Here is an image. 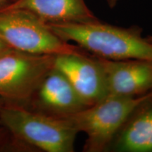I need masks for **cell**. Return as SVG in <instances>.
<instances>
[{"label": "cell", "mask_w": 152, "mask_h": 152, "mask_svg": "<svg viewBox=\"0 0 152 152\" xmlns=\"http://www.w3.org/2000/svg\"><path fill=\"white\" fill-rule=\"evenodd\" d=\"M66 42H75L93 56L111 61H152V42L137 26L121 28L97 21L82 23H47Z\"/></svg>", "instance_id": "obj_1"}, {"label": "cell", "mask_w": 152, "mask_h": 152, "mask_svg": "<svg viewBox=\"0 0 152 152\" xmlns=\"http://www.w3.org/2000/svg\"><path fill=\"white\" fill-rule=\"evenodd\" d=\"M0 126L30 149L73 152L77 131L68 118L19 106L0 105Z\"/></svg>", "instance_id": "obj_2"}, {"label": "cell", "mask_w": 152, "mask_h": 152, "mask_svg": "<svg viewBox=\"0 0 152 152\" xmlns=\"http://www.w3.org/2000/svg\"><path fill=\"white\" fill-rule=\"evenodd\" d=\"M150 96L151 92L138 96L108 94L94 105L64 118L69 120L78 132L87 134L84 151H103Z\"/></svg>", "instance_id": "obj_3"}, {"label": "cell", "mask_w": 152, "mask_h": 152, "mask_svg": "<svg viewBox=\"0 0 152 152\" xmlns=\"http://www.w3.org/2000/svg\"><path fill=\"white\" fill-rule=\"evenodd\" d=\"M0 38L11 49L30 54L56 56L86 52L63 40L46 22L24 9H0Z\"/></svg>", "instance_id": "obj_4"}, {"label": "cell", "mask_w": 152, "mask_h": 152, "mask_svg": "<svg viewBox=\"0 0 152 152\" xmlns=\"http://www.w3.org/2000/svg\"><path fill=\"white\" fill-rule=\"evenodd\" d=\"M55 55H35L13 49L0 56V105L27 107Z\"/></svg>", "instance_id": "obj_5"}, {"label": "cell", "mask_w": 152, "mask_h": 152, "mask_svg": "<svg viewBox=\"0 0 152 152\" xmlns=\"http://www.w3.org/2000/svg\"><path fill=\"white\" fill-rule=\"evenodd\" d=\"M54 67L67 77L87 107L108 95L105 74L97 57L86 52L56 55Z\"/></svg>", "instance_id": "obj_6"}, {"label": "cell", "mask_w": 152, "mask_h": 152, "mask_svg": "<svg viewBox=\"0 0 152 152\" xmlns=\"http://www.w3.org/2000/svg\"><path fill=\"white\" fill-rule=\"evenodd\" d=\"M97 58L105 74L108 94L138 96L152 91V61Z\"/></svg>", "instance_id": "obj_7"}, {"label": "cell", "mask_w": 152, "mask_h": 152, "mask_svg": "<svg viewBox=\"0 0 152 152\" xmlns=\"http://www.w3.org/2000/svg\"><path fill=\"white\" fill-rule=\"evenodd\" d=\"M32 102L37 109L35 111L56 117L68 116L87 107L67 77L54 67L42 80Z\"/></svg>", "instance_id": "obj_8"}, {"label": "cell", "mask_w": 152, "mask_h": 152, "mask_svg": "<svg viewBox=\"0 0 152 152\" xmlns=\"http://www.w3.org/2000/svg\"><path fill=\"white\" fill-rule=\"evenodd\" d=\"M0 9H24L47 23H82L99 19L85 0H11Z\"/></svg>", "instance_id": "obj_9"}, {"label": "cell", "mask_w": 152, "mask_h": 152, "mask_svg": "<svg viewBox=\"0 0 152 152\" xmlns=\"http://www.w3.org/2000/svg\"><path fill=\"white\" fill-rule=\"evenodd\" d=\"M133 115L118 137L115 149L123 152H152V102L147 99Z\"/></svg>", "instance_id": "obj_10"}, {"label": "cell", "mask_w": 152, "mask_h": 152, "mask_svg": "<svg viewBox=\"0 0 152 152\" xmlns=\"http://www.w3.org/2000/svg\"><path fill=\"white\" fill-rule=\"evenodd\" d=\"M30 148L18 141L5 128L0 126V151H19Z\"/></svg>", "instance_id": "obj_11"}, {"label": "cell", "mask_w": 152, "mask_h": 152, "mask_svg": "<svg viewBox=\"0 0 152 152\" xmlns=\"http://www.w3.org/2000/svg\"><path fill=\"white\" fill-rule=\"evenodd\" d=\"M11 50H13V49H11L7 43H5L0 38V56H1V55L4 54H7V53H8Z\"/></svg>", "instance_id": "obj_12"}, {"label": "cell", "mask_w": 152, "mask_h": 152, "mask_svg": "<svg viewBox=\"0 0 152 152\" xmlns=\"http://www.w3.org/2000/svg\"><path fill=\"white\" fill-rule=\"evenodd\" d=\"M119 1L120 0H106L108 6H109L111 9L114 8V7L117 5V4L118 3Z\"/></svg>", "instance_id": "obj_13"}, {"label": "cell", "mask_w": 152, "mask_h": 152, "mask_svg": "<svg viewBox=\"0 0 152 152\" xmlns=\"http://www.w3.org/2000/svg\"><path fill=\"white\" fill-rule=\"evenodd\" d=\"M9 1L10 0H0V7H2L6 4H7Z\"/></svg>", "instance_id": "obj_14"}, {"label": "cell", "mask_w": 152, "mask_h": 152, "mask_svg": "<svg viewBox=\"0 0 152 152\" xmlns=\"http://www.w3.org/2000/svg\"><path fill=\"white\" fill-rule=\"evenodd\" d=\"M146 37H147L148 40H149V42H152V35L146 36Z\"/></svg>", "instance_id": "obj_15"}, {"label": "cell", "mask_w": 152, "mask_h": 152, "mask_svg": "<svg viewBox=\"0 0 152 152\" xmlns=\"http://www.w3.org/2000/svg\"><path fill=\"white\" fill-rule=\"evenodd\" d=\"M148 101H149V102H152V91L151 92V96H150V97L148 99Z\"/></svg>", "instance_id": "obj_16"}]
</instances>
